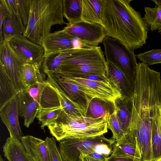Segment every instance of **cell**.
Instances as JSON below:
<instances>
[{
  "label": "cell",
  "mask_w": 161,
  "mask_h": 161,
  "mask_svg": "<svg viewBox=\"0 0 161 161\" xmlns=\"http://www.w3.org/2000/svg\"><path fill=\"white\" fill-rule=\"evenodd\" d=\"M131 0H103L102 22L106 36L118 40L131 51L146 43L149 27Z\"/></svg>",
  "instance_id": "cell-1"
},
{
  "label": "cell",
  "mask_w": 161,
  "mask_h": 161,
  "mask_svg": "<svg viewBox=\"0 0 161 161\" xmlns=\"http://www.w3.org/2000/svg\"><path fill=\"white\" fill-rule=\"evenodd\" d=\"M80 158L81 161H101L94 158L89 154H81Z\"/></svg>",
  "instance_id": "cell-40"
},
{
  "label": "cell",
  "mask_w": 161,
  "mask_h": 161,
  "mask_svg": "<svg viewBox=\"0 0 161 161\" xmlns=\"http://www.w3.org/2000/svg\"><path fill=\"white\" fill-rule=\"evenodd\" d=\"M0 161H4V159L3 158L1 155L0 156Z\"/></svg>",
  "instance_id": "cell-42"
},
{
  "label": "cell",
  "mask_w": 161,
  "mask_h": 161,
  "mask_svg": "<svg viewBox=\"0 0 161 161\" xmlns=\"http://www.w3.org/2000/svg\"><path fill=\"white\" fill-rule=\"evenodd\" d=\"M63 29L77 39L80 47L92 48L97 47L106 36L103 26L101 25L81 20L70 24Z\"/></svg>",
  "instance_id": "cell-8"
},
{
  "label": "cell",
  "mask_w": 161,
  "mask_h": 161,
  "mask_svg": "<svg viewBox=\"0 0 161 161\" xmlns=\"http://www.w3.org/2000/svg\"><path fill=\"white\" fill-rule=\"evenodd\" d=\"M25 28L20 16L6 13L2 26L4 40L15 36L24 35Z\"/></svg>",
  "instance_id": "cell-21"
},
{
  "label": "cell",
  "mask_w": 161,
  "mask_h": 161,
  "mask_svg": "<svg viewBox=\"0 0 161 161\" xmlns=\"http://www.w3.org/2000/svg\"><path fill=\"white\" fill-rule=\"evenodd\" d=\"M63 0H29L30 14L24 35L40 45L42 38L51 33L55 25L66 24L64 19Z\"/></svg>",
  "instance_id": "cell-2"
},
{
  "label": "cell",
  "mask_w": 161,
  "mask_h": 161,
  "mask_svg": "<svg viewBox=\"0 0 161 161\" xmlns=\"http://www.w3.org/2000/svg\"><path fill=\"white\" fill-rule=\"evenodd\" d=\"M21 142L31 161H50L49 151L45 140L33 136H23Z\"/></svg>",
  "instance_id": "cell-15"
},
{
  "label": "cell",
  "mask_w": 161,
  "mask_h": 161,
  "mask_svg": "<svg viewBox=\"0 0 161 161\" xmlns=\"http://www.w3.org/2000/svg\"><path fill=\"white\" fill-rule=\"evenodd\" d=\"M49 151L50 161H64L61 155L55 139L52 137H47L45 140Z\"/></svg>",
  "instance_id": "cell-33"
},
{
  "label": "cell",
  "mask_w": 161,
  "mask_h": 161,
  "mask_svg": "<svg viewBox=\"0 0 161 161\" xmlns=\"http://www.w3.org/2000/svg\"><path fill=\"white\" fill-rule=\"evenodd\" d=\"M40 67L38 65L27 63L24 65L23 78L26 88L33 85L46 80L40 72Z\"/></svg>",
  "instance_id": "cell-27"
},
{
  "label": "cell",
  "mask_w": 161,
  "mask_h": 161,
  "mask_svg": "<svg viewBox=\"0 0 161 161\" xmlns=\"http://www.w3.org/2000/svg\"><path fill=\"white\" fill-rule=\"evenodd\" d=\"M160 128H161V108L160 109Z\"/></svg>",
  "instance_id": "cell-43"
},
{
  "label": "cell",
  "mask_w": 161,
  "mask_h": 161,
  "mask_svg": "<svg viewBox=\"0 0 161 161\" xmlns=\"http://www.w3.org/2000/svg\"><path fill=\"white\" fill-rule=\"evenodd\" d=\"M107 76L116 87L122 96L132 99L134 95V84L126 75L119 68L106 61Z\"/></svg>",
  "instance_id": "cell-14"
},
{
  "label": "cell",
  "mask_w": 161,
  "mask_h": 161,
  "mask_svg": "<svg viewBox=\"0 0 161 161\" xmlns=\"http://www.w3.org/2000/svg\"><path fill=\"white\" fill-rule=\"evenodd\" d=\"M5 157L8 161H31L21 141L10 136L3 147Z\"/></svg>",
  "instance_id": "cell-19"
},
{
  "label": "cell",
  "mask_w": 161,
  "mask_h": 161,
  "mask_svg": "<svg viewBox=\"0 0 161 161\" xmlns=\"http://www.w3.org/2000/svg\"><path fill=\"white\" fill-rule=\"evenodd\" d=\"M64 17L69 24L82 20V0H63Z\"/></svg>",
  "instance_id": "cell-24"
},
{
  "label": "cell",
  "mask_w": 161,
  "mask_h": 161,
  "mask_svg": "<svg viewBox=\"0 0 161 161\" xmlns=\"http://www.w3.org/2000/svg\"><path fill=\"white\" fill-rule=\"evenodd\" d=\"M0 4L6 10L7 13L19 16L17 0H0Z\"/></svg>",
  "instance_id": "cell-36"
},
{
  "label": "cell",
  "mask_w": 161,
  "mask_h": 161,
  "mask_svg": "<svg viewBox=\"0 0 161 161\" xmlns=\"http://www.w3.org/2000/svg\"><path fill=\"white\" fill-rule=\"evenodd\" d=\"M107 71L106 61L101 47H76L55 74L67 77L89 75L107 77Z\"/></svg>",
  "instance_id": "cell-4"
},
{
  "label": "cell",
  "mask_w": 161,
  "mask_h": 161,
  "mask_svg": "<svg viewBox=\"0 0 161 161\" xmlns=\"http://www.w3.org/2000/svg\"><path fill=\"white\" fill-rule=\"evenodd\" d=\"M62 108L61 106L49 108H40L36 116L43 129L45 126L54 121L59 116Z\"/></svg>",
  "instance_id": "cell-28"
},
{
  "label": "cell",
  "mask_w": 161,
  "mask_h": 161,
  "mask_svg": "<svg viewBox=\"0 0 161 161\" xmlns=\"http://www.w3.org/2000/svg\"><path fill=\"white\" fill-rule=\"evenodd\" d=\"M7 12L2 6L0 4V42L4 41L2 31L3 22Z\"/></svg>",
  "instance_id": "cell-37"
},
{
  "label": "cell",
  "mask_w": 161,
  "mask_h": 161,
  "mask_svg": "<svg viewBox=\"0 0 161 161\" xmlns=\"http://www.w3.org/2000/svg\"><path fill=\"white\" fill-rule=\"evenodd\" d=\"M116 142L114 139H108L103 135L81 138L69 137L60 142L59 150L64 161H81L80 154H89L97 151V149L101 147H113Z\"/></svg>",
  "instance_id": "cell-5"
},
{
  "label": "cell",
  "mask_w": 161,
  "mask_h": 161,
  "mask_svg": "<svg viewBox=\"0 0 161 161\" xmlns=\"http://www.w3.org/2000/svg\"><path fill=\"white\" fill-rule=\"evenodd\" d=\"M158 7H160L161 8V5L160 6H158ZM158 33H160V34H161V30L158 31Z\"/></svg>",
  "instance_id": "cell-44"
},
{
  "label": "cell",
  "mask_w": 161,
  "mask_h": 161,
  "mask_svg": "<svg viewBox=\"0 0 161 161\" xmlns=\"http://www.w3.org/2000/svg\"><path fill=\"white\" fill-rule=\"evenodd\" d=\"M111 155L116 157L131 158L141 160V153L137 145L118 141L115 143Z\"/></svg>",
  "instance_id": "cell-25"
},
{
  "label": "cell",
  "mask_w": 161,
  "mask_h": 161,
  "mask_svg": "<svg viewBox=\"0 0 161 161\" xmlns=\"http://www.w3.org/2000/svg\"><path fill=\"white\" fill-rule=\"evenodd\" d=\"M47 84L46 80L33 85L27 88L26 90L29 95L40 106V102L43 90Z\"/></svg>",
  "instance_id": "cell-34"
},
{
  "label": "cell",
  "mask_w": 161,
  "mask_h": 161,
  "mask_svg": "<svg viewBox=\"0 0 161 161\" xmlns=\"http://www.w3.org/2000/svg\"><path fill=\"white\" fill-rule=\"evenodd\" d=\"M143 18L152 31L161 30V8L145 7Z\"/></svg>",
  "instance_id": "cell-29"
},
{
  "label": "cell",
  "mask_w": 161,
  "mask_h": 161,
  "mask_svg": "<svg viewBox=\"0 0 161 161\" xmlns=\"http://www.w3.org/2000/svg\"><path fill=\"white\" fill-rule=\"evenodd\" d=\"M107 119L73 116L62 110L58 118L47 127L52 135L60 142L69 137L81 138L103 135L108 132Z\"/></svg>",
  "instance_id": "cell-3"
},
{
  "label": "cell",
  "mask_w": 161,
  "mask_h": 161,
  "mask_svg": "<svg viewBox=\"0 0 161 161\" xmlns=\"http://www.w3.org/2000/svg\"><path fill=\"white\" fill-rule=\"evenodd\" d=\"M19 115L16 96L0 110V116L9 131L10 136L21 142L23 134L19 123Z\"/></svg>",
  "instance_id": "cell-12"
},
{
  "label": "cell",
  "mask_w": 161,
  "mask_h": 161,
  "mask_svg": "<svg viewBox=\"0 0 161 161\" xmlns=\"http://www.w3.org/2000/svg\"><path fill=\"white\" fill-rule=\"evenodd\" d=\"M152 1L155 3L156 6H159L161 5V0H152Z\"/></svg>",
  "instance_id": "cell-41"
},
{
  "label": "cell",
  "mask_w": 161,
  "mask_h": 161,
  "mask_svg": "<svg viewBox=\"0 0 161 161\" xmlns=\"http://www.w3.org/2000/svg\"><path fill=\"white\" fill-rule=\"evenodd\" d=\"M114 111L113 103L95 98L90 103L86 117L108 119L109 115Z\"/></svg>",
  "instance_id": "cell-22"
},
{
  "label": "cell",
  "mask_w": 161,
  "mask_h": 161,
  "mask_svg": "<svg viewBox=\"0 0 161 161\" xmlns=\"http://www.w3.org/2000/svg\"><path fill=\"white\" fill-rule=\"evenodd\" d=\"M132 99L122 96L116 98L113 102L114 111L124 135L127 133L129 128L132 108Z\"/></svg>",
  "instance_id": "cell-18"
},
{
  "label": "cell",
  "mask_w": 161,
  "mask_h": 161,
  "mask_svg": "<svg viewBox=\"0 0 161 161\" xmlns=\"http://www.w3.org/2000/svg\"><path fill=\"white\" fill-rule=\"evenodd\" d=\"M75 39L63 29L47 34L42 38L40 42V45L44 50V57L75 47L74 44Z\"/></svg>",
  "instance_id": "cell-11"
},
{
  "label": "cell",
  "mask_w": 161,
  "mask_h": 161,
  "mask_svg": "<svg viewBox=\"0 0 161 161\" xmlns=\"http://www.w3.org/2000/svg\"><path fill=\"white\" fill-rule=\"evenodd\" d=\"M136 56L148 66L161 63V49H153L138 54Z\"/></svg>",
  "instance_id": "cell-31"
},
{
  "label": "cell",
  "mask_w": 161,
  "mask_h": 161,
  "mask_svg": "<svg viewBox=\"0 0 161 161\" xmlns=\"http://www.w3.org/2000/svg\"><path fill=\"white\" fill-rule=\"evenodd\" d=\"M107 60L120 69L134 84L136 77V56L119 40L106 36L102 42Z\"/></svg>",
  "instance_id": "cell-6"
},
{
  "label": "cell",
  "mask_w": 161,
  "mask_h": 161,
  "mask_svg": "<svg viewBox=\"0 0 161 161\" xmlns=\"http://www.w3.org/2000/svg\"><path fill=\"white\" fill-rule=\"evenodd\" d=\"M26 63L7 41L0 42V69L10 81L17 94L27 88L23 75V66Z\"/></svg>",
  "instance_id": "cell-7"
},
{
  "label": "cell",
  "mask_w": 161,
  "mask_h": 161,
  "mask_svg": "<svg viewBox=\"0 0 161 161\" xmlns=\"http://www.w3.org/2000/svg\"><path fill=\"white\" fill-rule=\"evenodd\" d=\"M19 115L23 117L24 124L27 127L33 122L41 106L26 90L16 95Z\"/></svg>",
  "instance_id": "cell-16"
},
{
  "label": "cell",
  "mask_w": 161,
  "mask_h": 161,
  "mask_svg": "<svg viewBox=\"0 0 161 161\" xmlns=\"http://www.w3.org/2000/svg\"><path fill=\"white\" fill-rule=\"evenodd\" d=\"M50 76L63 92L72 100L86 110L92 99L80 89L69 78L58 74L47 75Z\"/></svg>",
  "instance_id": "cell-13"
},
{
  "label": "cell",
  "mask_w": 161,
  "mask_h": 161,
  "mask_svg": "<svg viewBox=\"0 0 161 161\" xmlns=\"http://www.w3.org/2000/svg\"><path fill=\"white\" fill-rule=\"evenodd\" d=\"M5 41L8 42L16 53L26 63L41 67L44 57V50L41 45L34 42L23 35L15 36Z\"/></svg>",
  "instance_id": "cell-10"
},
{
  "label": "cell",
  "mask_w": 161,
  "mask_h": 161,
  "mask_svg": "<svg viewBox=\"0 0 161 161\" xmlns=\"http://www.w3.org/2000/svg\"><path fill=\"white\" fill-rule=\"evenodd\" d=\"M19 13L25 26L26 28L30 14L29 0H17Z\"/></svg>",
  "instance_id": "cell-35"
},
{
  "label": "cell",
  "mask_w": 161,
  "mask_h": 161,
  "mask_svg": "<svg viewBox=\"0 0 161 161\" xmlns=\"http://www.w3.org/2000/svg\"><path fill=\"white\" fill-rule=\"evenodd\" d=\"M103 0H82L81 20L102 25Z\"/></svg>",
  "instance_id": "cell-20"
},
{
  "label": "cell",
  "mask_w": 161,
  "mask_h": 161,
  "mask_svg": "<svg viewBox=\"0 0 161 161\" xmlns=\"http://www.w3.org/2000/svg\"><path fill=\"white\" fill-rule=\"evenodd\" d=\"M108 129L113 133V139L116 142L119 140L123 137L124 134L122 130L114 111L110 114L107 119Z\"/></svg>",
  "instance_id": "cell-32"
},
{
  "label": "cell",
  "mask_w": 161,
  "mask_h": 161,
  "mask_svg": "<svg viewBox=\"0 0 161 161\" xmlns=\"http://www.w3.org/2000/svg\"><path fill=\"white\" fill-rule=\"evenodd\" d=\"M47 75L46 82L56 92L62 110L66 114L73 116H86V109L71 99L53 79L49 75Z\"/></svg>",
  "instance_id": "cell-17"
},
{
  "label": "cell",
  "mask_w": 161,
  "mask_h": 161,
  "mask_svg": "<svg viewBox=\"0 0 161 161\" xmlns=\"http://www.w3.org/2000/svg\"><path fill=\"white\" fill-rule=\"evenodd\" d=\"M68 77L76 84L81 91L92 100L94 98H97L113 103L116 98L122 96L116 87L108 79L99 81L80 77Z\"/></svg>",
  "instance_id": "cell-9"
},
{
  "label": "cell",
  "mask_w": 161,
  "mask_h": 161,
  "mask_svg": "<svg viewBox=\"0 0 161 161\" xmlns=\"http://www.w3.org/2000/svg\"><path fill=\"white\" fill-rule=\"evenodd\" d=\"M161 108L157 111L152 128L151 137L152 161H161Z\"/></svg>",
  "instance_id": "cell-26"
},
{
  "label": "cell",
  "mask_w": 161,
  "mask_h": 161,
  "mask_svg": "<svg viewBox=\"0 0 161 161\" xmlns=\"http://www.w3.org/2000/svg\"><path fill=\"white\" fill-rule=\"evenodd\" d=\"M40 106L42 108L61 106L56 92L47 82L42 96Z\"/></svg>",
  "instance_id": "cell-30"
},
{
  "label": "cell",
  "mask_w": 161,
  "mask_h": 161,
  "mask_svg": "<svg viewBox=\"0 0 161 161\" xmlns=\"http://www.w3.org/2000/svg\"><path fill=\"white\" fill-rule=\"evenodd\" d=\"M75 48L56 52L44 57L41 66L44 72L47 75L57 73L62 62L70 55Z\"/></svg>",
  "instance_id": "cell-23"
},
{
  "label": "cell",
  "mask_w": 161,
  "mask_h": 161,
  "mask_svg": "<svg viewBox=\"0 0 161 161\" xmlns=\"http://www.w3.org/2000/svg\"><path fill=\"white\" fill-rule=\"evenodd\" d=\"M88 154L101 161H105L108 157V155L107 154L101 153L97 151H94Z\"/></svg>",
  "instance_id": "cell-39"
},
{
  "label": "cell",
  "mask_w": 161,
  "mask_h": 161,
  "mask_svg": "<svg viewBox=\"0 0 161 161\" xmlns=\"http://www.w3.org/2000/svg\"><path fill=\"white\" fill-rule=\"evenodd\" d=\"M105 161H141L140 159L122 157H118L111 155Z\"/></svg>",
  "instance_id": "cell-38"
}]
</instances>
